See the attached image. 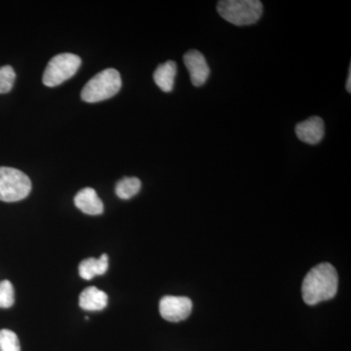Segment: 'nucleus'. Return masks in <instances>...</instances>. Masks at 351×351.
Returning a JSON list of instances; mask_svg holds the SVG:
<instances>
[{
    "mask_svg": "<svg viewBox=\"0 0 351 351\" xmlns=\"http://www.w3.org/2000/svg\"><path fill=\"white\" fill-rule=\"evenodd\" d=\"M339 277L337 270L329 263H322L314 267L302 282L304 301L309 306L329 301L338 292Z\"/></svg>",
    "mask_w": 351,
    "mask_h": 351,
    "instance_id": "obj_1",
    "label": "nucleus"
},
{
    "mask_svg": "<svg viewBox=\"0 0 351 351\" xmlns=\"http://www.w3.org/2000/svg\"><path fill=\"white\" fill-rule=\"evenodd\" d=\"M217 10L230 24L250 25L262 17L263 3L258 0H221Z\"/></svg>",
    "mask_w": 351,
    "mask_h": 351,
    "instance_id": "obj_2",
    "label": "nucleus"
},
{
    "mask_svg": "<svg viewBox=\"0 0 351 351\" xmlns=\"http://www.w3.org/2000/svg\"><path fill=\"white\" fill-rule=\"evenodd\" d=\"M121 85V76L117 69H105L86 83L82 92V99L91 104L108 100L119 93Z\"/></svg>",
    "mask_w": 351,
    "mask_h": 351,
    "instance_id": "obj_3",
    "label": "nucleus"
},
{
    "mask_svg": "<svg viewBox=\"0 0 351 351\" xmlns=\"http://www.w3.org/2000/svg\"><path fill=\"white\" fill-rule=\"evenodd\" d=\"M32 191L31 179L22 171L0 167V200L17 202L25 199Z\"/></svg>",
    "mask_w": 351,
    "mask_h": 351,
    "instance_id": "obj_4",
    "label": "nucleus"
},
{
    "mask_svg": "<svg viewBox=\"0 0 351 351\" xmlns=\"http://www.w3.org/2000/svg\"><path fill=\"white\" fill-rule=\"evenodd\" d=\"M80 64V57L71 53H63L53 57L44 71L43 84L48 87L62 84L77 73Z\"/></svg>",
    "mask_w": 351,
    "mask_h": 351,
    "instance_id": "obj_5",
    "label": "nucleus"
},
{
    "mask_svg": "<svg viewBox=\"0 0 351 351\" xmlns=\"http://www.w3.org/2000/svg\"><path fill=\"white\" fill-rule=\"evenodd\" d=\"M193 311V302L186 297L165 295L159 302V313L169 322L186 319Z\"/></svg>",
    "mask_w": 351,
    "mask_h": 351,
    "instance_id": "obj_6",
    "label": "nucleus"
},
{
    "mask_svg": "<svg viewBox=\"0 0 351 351\" xmlns=\"http://www.w3.org/2000/svg\"><path fill=\"white\" fill-rule=\"evenodd\" d=\"M184 64L188 69L191 83L196 87L206 83L210 75V69L202 53L197 50H189L184 56Z\"/></svg>",
    "mask_w": 351,
    "mask_h": 351,
    "instance_id": "obj_7",
    "label": "nucleus"
},
{
    "mask_svg": "<svg viewBox=\"0 0 351 351\" xmlns=\"http://www.w3.org/2000/svg\"><path fill=\"white\" fill-rule=\"evenodd\" d=\"M295 135L306 144H318L325 135L324 121L318 117H311L295 126Z\"/></svg>",
    "mask_w": 351,
    "mask_h": 351,
    "instance_id": "obj_8",
    "label": "nucleus"
},
{
    "mask_svg": "<svg viewBox=\"0 0 351 351\" xmlns=\"http://www.w3.org/2000/svg\"><path fill=\"white\" fill-rule=\"evenodd\" d=\"M75 206L84 214L97 216L104 213V204L96 191L91 188L78 191L75 197Z\"/></svg>",
    "mask_w": 351,
    "mask_h": 351,
    "instance_id": "obj_9",
    "label": "nucleus"
},
{
    "mask_svg": "<svg viewBox=\"0 0 351 351\" xmlns=\"http://www.w3.org/2000/svg\"><path fill=\"white\" fill-rule=\"evenodd\" d=\"M108 302V295L94 286L85 289L80 295V306L84 311H103L107 307Z\"/></svg>",
    "mask_w": 351,
    "mask_h": 351,
    "instance_id": "obj_10",
    "label": "nucleus"
},
{
    "mask_svg": "<svg viewBox=\"0 0 351 351\" xmlns=\"http://www.w3.org/2000/svg\"><path fill=\"white\" fill-rule=\"evenodd\" d=\"M108 269V257L103 254L100 258H89L80 263V276L85 280H91L95 276H103Z\"/></svg>",
    "mask_w": 351,
    "mask_h": 351,
    "instance_id": "obj_11",
    "label": "nucleus"
},
{
    "mask_svg": "<svg viewBox=\"0 0 351 351\" xmlns=\"http://www.w3.org/2000/svg\"><path fill=\"white\" fill-rule=\"evenodd\" d=\"M176 75L177 64L168 61L157 66L154 73V82L163 92H171L174 88Z\"/></svg>",
    "mask_w": 351,
    "mask_h": 351,
    "instance_id": "obj_12",
    "label": "nucleus"
},
{
    "mask_svg": "<svg viewBox=\"0 0 351 351\" xmlns=\"http://www.w3.org/2000/svg\"><path fill=\"white\" fill-rule=\"evenodd\" d=\"M142 188V182L138 178H123L120 180L115 186V193L120 199H131L134 196L137 195Z\"/></svg>",
    "mask_w": 351,
    "mask_h": 351,
    "instance_id": "obj_13",
    "label": "nucleus"
},
{
    "mask_svg": "<svg viewBox=\"0 0 351 351\" xmlns=\"http://www.w3.org/2000/svg\"><path fill=\"white\" fill-rule=\"evenodd\" d=\"M0 351H21L17 335L10 330H0Z\"/></svg>",
    "mask_w": 351,
    "mask_h": 351,
    "instance_id": "obj_14",
    "label": "nucleus"
},
{
    "mask_svg": "<svg viewBox=\"0 0 351 351\" xmlns=\"http://www.w3.org/2000/svg\"><path fill=\"white\" fill-rule=\"evenodd\" d=\"M15 302V290L8 280L0 281V308H10Z\"/></svg>",
    "mask_w": 351,
    "mask_h": 351,
    "instance_id": "obj_15",
    "label": "nucleus"
},
{
    "mask_svg": "<svg viewBox=\"0 0 351 351\" xmlns=\"http://www.w3.org/2000/svg\"><path fill=\"white\" fill-rule=\"evenodd\" d=\"M16 73L12 66H3L0 68V94L10 92L15 83Z\"/></svg>",
    "mask_w": 351,
    "mask_h": 351,
    "instance_id": "obj_16",
    "label": "nucleus"
},
{
    "mask_svg": "<svg viewBox=\"0 0 351 351\" xmlns=\"http://www.w3.org/2000/svg\"><path fill=\"white\" fill-rule=\"evenodd\" d=\"M346 90H348V93L351 92V68L350 66V69H348V82H346Z\"/></svg>",
    "mask_w": 351,
    "mask_h": 351,
    "instance_id": "obj_17",
    "label": "nucleus"
}]
</instances>
